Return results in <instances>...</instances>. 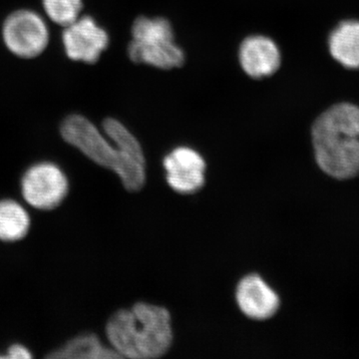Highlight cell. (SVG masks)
<instances>
[{
  "mask_svg": "<svg viewBox=\"0 0 359 359\" xmlns=\"http://www.w3.org/2000/svg\"><path fill=\"white\" fill-rule=\"evenodd\" d=\"M131 32L128 55L136 65L171 70L185 63V53L175 43L173 28L166 18L140 16Z\"/></svg>",
  "mask_w": 359,
  "mask_h": 359,
  "instance_id": "3",
  "label": "cell"
},
{
  "mask_svg": "<svg viewBox=\"0 0 359 359\" xmlns=\"http://www.w3.org/2000/svg\"><path fill=\"white\" fill-rule=\"evenodd\" d=\"M316 164L332 178L346 181L359 176V138L311 129Z\"/></svg>",
  "mask_w": 359,
  "mask_h": 359,
  "instance_id": "4",
  "label": "cell"
},
{
  "mask_svg": "<svg viewBox=\"0 0 359 359\" xmlns=\"http://www.w3.org/2000/svg\"><path fill=\"white\" fill-rule=\"evenodd\" d=\"M103 130L81 115H70L62 122L60 133L65 141L77 148L99 166L109 169L121 179L129 192H138L146 182V163L139 141L121 122L108 118Z\"/></svg>",
  "mask_w": 359,
  "mask_h": 359,
  "instance_id": "1",
  "label": "cell"
},
{
  "mask_svg": "<svg viewBox=\"0 0 359 359\" xmlns=\"http://www.w3.org/2000/svg\"><path fill=\"white\" fill-rule=\"evenodd\" d=\"M42 6L52 22L66 27L80 18L83 0H42Z\"/></svg>",
  "mask_w": 359,
  "mask_h": 359,
  "instance_id": "15",
  "label": "cell"
},
{
  "mask_svg": "<svg viewBox=\"0 0 359 359\" xmlns=\"http://www.w3.org/2000/svg\"><path fill=\"white\" fill-rule=\"evenodd\" d=\"M163 165L168 184L177 193H196L205 185V162L193 149H174L164 158Z\"/></svg>",
  "mask_w": 359,
  "mask_h": 359,
  "instance_id": "8",
  "label": "cell"
},
{
  "mask_svg": "<svg viewBox=\"0 0 359 359\" xmlns=\"http://www.w3.org/2000/svg\"><path fill=\"white\" fill-rule=\"evenodd\" d=\"M29 215L13 200L0 201V240L16 242L29 231Z\"/></svg>",
  "mask_w": 359,
  "mask_h": 359,
  "instance_id": "14",
  "label": "cell"
},
{
  "mask_svg": "<svg viewBox=\"0 0 359 359\" xmlns=\"http://www.w3.org/2000/svg\"><path fill=\"white\" fill-rule=\"evenodd\" d=\"M47 358L109 359L121 358L114 349L102 346L95 334H81L69 340L65 346L47 354Z\"/></svg>",
  "mask_w": 359,
  "mask_h": 359,
  "instance_id": "13",
  "label": "cell"
},
{
  "mask_svg": "<svg viewBox=\"0 0 359 359\" xmlns=\"http://www.w3.org/2000/svg\"><path fill=\"white\" fill-rule=\"evenodd\" d=\"M2 39L18 57L35 58L48 46V26L39 13L20 9L7 16L2 26Z\"/></svg>",
  "mask_w": 359,
  "mask_h": 359,
  "instance_id": "5",
  "label": "cell"
},
{
  "mask_svg": "<svg viewBox=\"0 0 359 359\" xmlns=\"http://www.w3.org/2000/svg\"><path fill=\"white\" fill-rule=\"evenodd\" d=\"M313 129L359 138V106L347 102L335 104L316 118Z\"/></svg>",
  "mask_w": 359,
  "mask_h": 359,
  "instance_id": "12",
  "label": "cell"
},
{
  "mask_svg": "<svg viewBox=\"0 0 359 359\" xmlns=\"http://www.w3.org/2000/svg\"><path fill=\"white\" fill-rule=\"evenodd\" d=\"M330 55L347 69H359V20L341 21L328 37Z\"/></svg>",
  "mask_w": 359,
  "mask_h": 359,
  "instance_id": "11",
  "label": "cell"
},
{
  "mask_svg": "<svg viewBox=\"0 0 359 359\" xmlns=\"http://www.w3.org/2000/svg\"><path fill=\"white\" fill-rule=\"evenodd\" d=\"M23 198L35 209H55L68 193V180L53 163L42 162L30 167L21 180Z\"/></svg>",
  "mask_w": 359,
  "mask_h": 359,
  "instance_id": "6",
  "label": "cell"
},
{
  "mask_svg": "<svg viewBox=\"0 0 359 359\" xmlns=\"http://www.w3.org/2000/svg\"><path fill=\"white\" fill-rule=\"evenodd\" d=\"M32 358V354L30 353V351H28L25 346H21V344H13V346L9 347L6 355H0V358L27 359Z\"/></svg>",
  "mask_w": 359,
  "mask_h": 359,
  "instance_id": "16",
  "label": "cell"
},
{
  "mask_svg": "<svg viewBox=\"0 0 359 359\" xmlns=\"http://www.w3.org/2000/svg\"><path fill=\"white\" fill-rule=\"evenodd\" d=\"M236 299L242 313L252 320H269L280 306V297L261 276L250 275L238 283Z\"/></svg>",
  "mask_w": 359,
  "mask_h": 359,
  "instance_id": "9",
  "label": "cell"
},
{
  "mask_svg": "<svg viewBox=\"0 0 359 359\" xmlns=\"http://www.w3.org/2000/svg\"><path fill=\"white\" fill-rule=\"evenodd\" d=\"M238 60L245 74L255 79L271 76L280 67L282 56L273 39L252 35L242 42Z\"/></svg>",
  "mask_w": 359,
  "mask_h": 359,
  "instance_id": "10",
  "label": "cell"
},
{
  "mask_svg": "<svg viewBox=\"0 0 359 359\" xmlns=\"http://www.w3.org/2000/svg\"><path fill=\"white\" fill-rule=\"evenodd\" d=\"M62 43L67 57L93 65L109 45V35L91 16H82L66 26Z\"/></svg>",
  "mask_w": 359,
  "mask_h": 359,
  "instance_id": "7",
  "label": "cell"
},
{
  "mask_svg": "<svg viewBox=\"0 0 359 359\" xmlns=\"http://www.w3.org/2000/svg\"><path fill=\"white\" fill-rule=\"evenodd\" d=\"M106 334L121 358H159L173 341L171 314L162 306L138 302L113 314L106 325Z\"/></svg>",
  "mask_w": 359,
  "mask_h": 359,
  "instance_id": "2",
  "label": "cell"
}]
</instances>
